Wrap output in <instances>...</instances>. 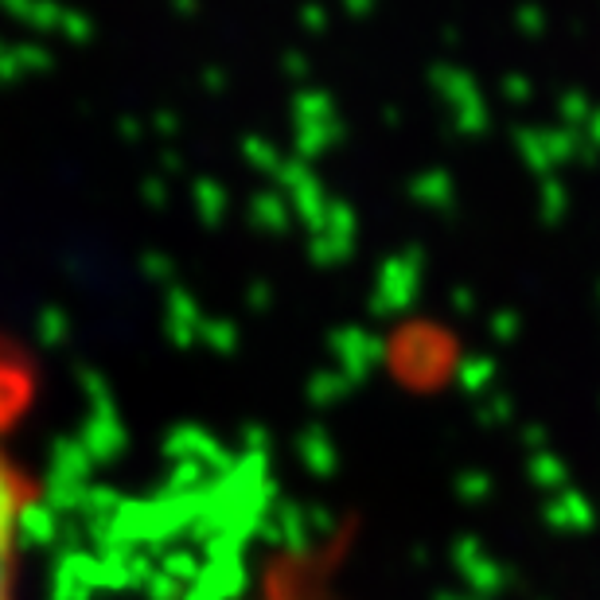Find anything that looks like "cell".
Returning <instances> with one entry per match:
<instances>
[{
    "mask_svg": "<svg viewBox=\"0 0 600 600\" xmlns=\"http://www.w3.org/2000/svg\"><path fill=\"white\" fill-rule=\"evenodd\" d=\"M28 397L20 367L0 355V600H24L28 530L39 503V483L12 449V429Z\"/></svg>",
    "mask_w": 600,
    "mask_h": 600,
    "instance_id": "obj_1",
    "label": "cell"
}]
</instances>
